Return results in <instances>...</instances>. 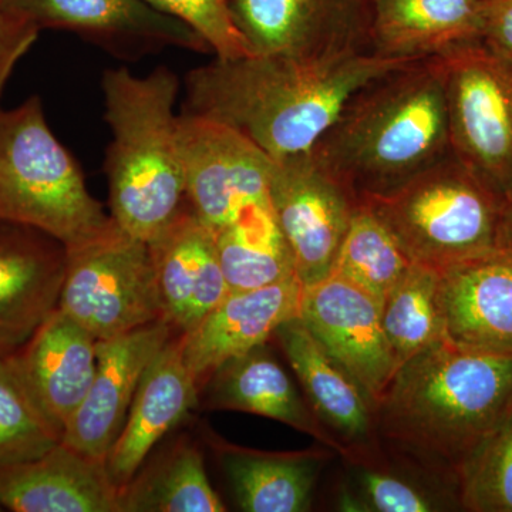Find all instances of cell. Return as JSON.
Segmentation results:
<instances>
[{"instance_id": "6da1fadb", "label": "cell", "mask_w": 512, "mask_h": 512, "mask_svg": "<svg viewBox=\"0 0 512 512\" xmlns=\"http://www.w3.org/2000/svg\"><path fill=\"white\" fill-rule=\"evenodd\" d=\"M409 62L372 53L215 57L185 76L181 113L225 124L282 160L311 150L356 90Z\"/></svg>"}, {"instance_id": "7a4b0ae2", "label": "cell", "mask_w": 512, "mask_h": 512, "mask_svg": "<svg viewBox=\"0 0 512 512\" xmlns=\"http://www.w3.org/2000/svg\"><path fill=\"white\" fill-rule=\"evenodd\" d=\"M311 153L359 200L396 190L450 156L440 60H413L360 87Z\"/></svg>"}, {"instance_id": "3957f363", "label": "cell", "mask_w": 512, "mask_h": 512, "mask_svg": "<svg viewBox=\"0 0 512 512\" xmlns=\"http://www.w3.org/2000/svg\"><path fill=\"white\" fill-rule=\"evenodd\" d=\"M180 79L158 66L140 77L127 67L101 77L110 128L104 171L110 215L131 237L151 242L187 205L175 103Z\"/></svg>"}, {"instance_id": "277c9868", "label": "cell", "mask_w": 512, "mask_h": 512, "mask_svg": "<svg viewBox=\"0 0 512 512\" xmlns=\"http://www.w3.org/2000/svg\"><path fill=\"white\" fill-rule=\"evenodd\" d=\"M377 409L392 439L456 470L512 412V356L440 340L397 369Z\"/></svg>"}, {"instance_id": "5b68a950", "label": "cell", "mask_w": 512, "mask_h": 512, "mask_svg": "<svg viewBox=\"0 0 512 512\" xmlns=\"http://www.w3.org/2000/svg\"><path fill=\"white\" fill-rule=\"evenodd\" d=\"M0 221L39 229L66 249L82 247L117 225L50 130L39 96L0 109Z\"/></svg>"}, {"instance_id": "8992f818", "label": "cell", "mask_w": 512, "mask_h": 512, "mask_svg": "<svg viewBox=\"0 0 512 512\" xmlns=\"http://www.w3.org/2000/svg\"><path fill=\"white\" fill-rule=\"evenodd\" d=\"M365 201L414 264L441 269L504 242V202L451 153Z\"/></svg>"}, {"instance_id": "52a82bcc", "label": "cell", "mask_w": 512, "mask_h": 512, "mask_svg": "<svg viewBox=\"0 0 512 512\" xmlns=\"http://www.w3.org/2000/svg\"><path fill=\"white\" fill-rule=\"evenodd\" d=\"M437 59L451 153L505 205L512 197V63L483 40Z\"/></svg>"}, {"instance_id": "ba28073f", "label": "cell", "mask_w": 512, "mask_h": 512, "mask_svg": "<svg viewBox=\"0 0 512 512\" xmlns=\"http://www.w3.org/2000/svg\"><path fill=\"white\" fill-rule=\"evenodd\" d=\"M60 309L97 340L116 338L164 318L150 245L116 225L66 249Z\"/></svg>"}, {"instance_id": "9c48e42d", "label": "cell", "mask_w": 512, "mask_h": 512, "mask_svg": "<svg viewBox=\"0 0 512 512\" xmlns=\"http://www.w3.org/2000/svg\"><path fill=\"white\" fill-rule=\"evenodd\" d=\"M268 198L291 248L298 281L309 286L328 278L359 198L311 150L272 163Z\"/></svg>"}, {"instance_id": "30bf717a", "label": "cell", "mask_w": 512, "mask_h": 512, "mask_svg": "<svg viewBox=\"0 0 512 512\" xmlns=\"http://www.w3.org/2000/svg\"><path fill=\"white\" fill-rule=\"evenodd\" d=\"M187 204L217 232L255 202L268 201L272 160L247 137L204 117L178 116Z\"/></svg>"}, {"instance_id": "8fae6325", "label": "cell", "mask_w": 512, "mask_h": 512, "mask_svg": "<svg viewBox=\"0 0 512 512\" xmlns=\"http://www.w3.org/2000/svg\"><path fill=\"white\" fill-rule=\"evenodd\" d=\"M37 28L74 33L117 59L138 62L168 47L212 53L183 20L143 0H2Z\"/></svg>"}, {"instance_id": "7c38bea8", "label": "cell", "mask_w": 512, "mask_h": 512, "mask_svg": "<svg viewBox=\"0 0 512 512\" xmlns=\"http://www.w3.org/2000/svg\"><path fill=\"white\" fill-rule=\"evenodd\" d=\"M252 55L370 53L372 0H228Z\"/></svg>"}, {"instance_id": "4fadbf2b", "label": "cell", "mask_w": 512, "mask_h": 512, "mask_svg": "<svg viewBox=\"0 0 512 512\" xmlns=\"http://www.w3.org/2000/svg\"><path fill=\"white\" fill-rule=\"evenodd\" d=\"M299 318L379 406L397 372L382 326V303L332 274L303 286Z\"/></svg>"}, {"instance_id": "5bb4252c", "label": "cell", "mask_w": 512, "mask_h": 512, "mask_svg": "<svg viewBox=\"0 0 512 512\" xmlns=\"http://www.w3.org/2000/svg\"><path fill=\"white\" fill-rule=\"evenodd\" d=\"M177 330L165 319L97 342V367L89 393L66 424L62 441L103 461L123 431L148 365Z\"/></svg>"}, {"instance_id": "9a60e30c", "label": "cell", "mask_w": 512, "mask_h": 512, "mask_svg": "<svg viewBox=\"0 0 512 512\" xmlns=\"http://www.w3.org/2000/svg\"><path fill=\"white\" fill-rule=\"evenodd\" d=\"M439 271L444 339L512 356V248L501 245Z\"/></svg>"}, {"instance_id": "2e32d148", "label": "cell", "mask_w": 512, "mask_h": 512, "mask_svg": "<svg viewBox=\"0 0 512 512\" xmlns=\"http://www.w3.org/2000/svg\"><path fill=\"white\" fill-rule=\"evenodd\" d=\"M66 261L57 239L0 221V357L18 352L56 311Z\"/></svg>"}, {"instance_id": "e0dca14e", "label": "cell", "mask_w": 512, "mask_h": 512, "mask_svg": "<svg viewBox=\"0 0 512 512\" xmlns=\"http://www.w3.org/2000/svg\"><path fill=\"white\" fill-rule=\"evenodd\" d=\"M303 286L298 278L229 292L188 332L181 333L185 365L200 387L222 363L265 345L286 320L301 312Z\"/></svg>"}, {"instance_id": "ac0fdd59", "label": "cell", "mask_w": 512, "mask_h": 512, "mask_svg": "<svg viewBox=\"0 0 512 512\" xmlns=\"http://www.w3.org/2000/svg\"><path fill=\"white\" fill-rule=\"evenodd\" d=\"M148 245L165 320L178 333L194 329L229 293L214 231L187 204Z\"/></svg>"}, {"instance_id": "d6986e66", "label": "cell", "mask_w": 512, "mask_h": 512, "mask_svg": "<svg viewBox=\"0 0 512 512\" xmlns=\"http://www.w3.org/2000/svg\"><path fill=\"white\" fill-rule=\"evenodd\" d=\"M97 342L89 330L56 309L18 352L8 356L62 437L92 386Z\"/></svg>"}, {"instance_id": "ffe728a7", "label": "cell", "mask_w": 512, "mask_h": 512, "mask_svg": "<svg viewBox=\"0 0 512 512\" xmlns=\"http://www.w3.org/2000/svg\"><path fill=\"white\" fill-rule=\"evenodd\" d=\"M0 505L13 512H120L106 463L60 441L42 456L0 467Z\"/></svg>"}, {"instance_id": "44dd1931", "label": "cell", "mask_w": 512, "mask_h": 512, "mask_svg": "<svg viewBox=\"0 0 512 512\" xmlns=\"http://www.w3.org/2000/svg\"><path fill=\"white\" fill-rule=\"evenodd\" d=\"M198 400L200 387L185 365L181 333H175L141 377L123 431L106 458L107 471L120 490Z\"/></svg>"}, {"instance_id": "7402d4cb", "label": "cell", "mask_w": 512, "mask_h": 512, "mask_svg": "<svg viewBox=\"0 0 512 512\" xmlns=\"http://www.w3.org/2000/svg\"><path fill=\"white\" fill-rule=\"evenodd\" d=\"M483 2L372 0L370 53L384 59H434L480 42Z\"/></svg>"}, {"instance_id": "603a6c76", "label": "cell", "mask_w": 512, "mask_h": 512, "mask_svg": "<svg viewBox=\"0 0 512 512\" xmlns=\"http://www.w3.org/2000/svg\"><path fill=\"white\" fill-rule=\"evenodd\" d=\"M210 409L238 410L281 421L338 448L320 429L295 386L265 345L232 357L212 372L200 389Z\"/></svg>"}, {"instance_id": "cb8c5ba5", "label": "cell", "mask_w": 512, "mask_h": 512, "mask_svg": "<svg viewBox=\"0 0 512 512\" xmlns=\"http://www.w3.org/2000/svg\"><path fill=\"white\" fill-rule=\"evenodd\" d=\"M274 336L301 380L316 417L343 439L360 443L369 439L375 404L355 377L313 338L301 318L286 320Z\"/></svg>"}, {"instance_id": "d4e9b609", "label": "cell", "mask_w": 512, "mask_h": 512, "mask_svg": "<svg viewBox=\"0 0 512 512\" xmlns=\"http://www.w3.org/2000/svg\"><path fill=\"white\" fill-rule=\"evenodd\" d=\"M222 466L242 511L302 512L311 507L320 470L329 451L264 453L222 443Z\"/></svg>"}, {"instance_id": "484cf974", "label": "cell", "mask_w": 512, "mask_h": 512, "mask_svg": "<svg viewBox=\"0 0 512 512\" xmlns=\"http://www.w3.org/2000/svg\"><path fill=\"white\" fill-rule=\"evenodd\" d=\"M214 234L229 292L251 291L296 278L291 248L269 200L242 208Z\"/></svg>"}, {"instance_id": "4316f807", "label": "cell", "mask_w": 512, "mask_h": 512, "mask_svg": "<svg viewBox=\"0 0 512 512\" xmlns=\"http://www.w3.org/2000/svg\"><path fill=\"white\" fill-rule=\"evenodd\" d=\"M201 451L177 444L158 463L120 490V512H224Z\"/></svg>"}, {"instance_id": "83f0119b", "label": "cell", "mask_w": 512, "mask_h": 512, "mask_svg": "<svg viewBox=\"0 0 512 512\" xmlns=\"http://www.w3.org/2000/svg\"><path fill=\"white\" fill-rule=\"evenodd\" d=\"M382 326L397 369L444 340L439 269L413 264L384 296Z\"/></svg>"}, {"instance_id": "f1b7e54d", "label": "cell", "mask_w": 512, "mask_h": 512, "mask_svg": "<svg viewBox=\"0 0 512 512\" xmlns=\"http://www.w3.org/2000/svg\"><path fill=\"white\" fill-rule=\"evenodd\" d=\"M413 264L392 231L365 201L359 200L332 274L382 303Z\"/></svg>"}, {"instance_id": "f546056e", "label": "cell", "mask_w": 512, "mask_h": 512, "mask_svg": "<svg viewBox=\"0 0 512 512\" xmlns=\"http://www.w3.org/2000/svg\"><path fill=\"white\" fill-rule=\"evenodd\" d=\"M456 478L464 510L512 512V412L468 451Z\"/></svg>"}, {"instance_id": "4dcf8cb0", "label": "cell", "mask_w": 512, "mask_h": 512, "mask_svg": "<svg viewBox=\"0 0 512 512\" xmlns=\"http://www.w3.org/2000/svg\"><path fill=\"white\" fill-rule=\"evenodd\" d=\"M60 441L9 357H0V467L42 456Z\"/></svg>"}, {"instance_id": "1f68e13d", "label": "cell", "mask_w": 512, "mask_h": 512, "mask_svg": "<svg viewBox=\"0 0 512 512\" xmlns=\"http://www.w3.org/2000/svg\"><path fill=\"white\" fill-rule=\"evenodd\" d=\"M147 5L183 20L200 33L217 59L252 55L251 47L232 19L228 0H143Z\"/></svg>"}, {"instance_id": "d6a6232c", "label": "cell", "mask_w": 512, "mask_h": 512, "mask_svg": "<svg viewBox=\"0 0 512 512\" xmlns=\"http://www.w3.org/2000/svg\"><path fill=\"white\" fill-rule=\"evenodd\" d=\"M359 498L345 497L343 510L376 512H429L447 507L440 495H433L419 484L387 471L357 470Z\"/></svg>"}, {"instance_id": "836d02e7", "label": "cell", "mask_w": 512, "mask_h": 512, "mask_svg": "<svg viewBox=\"0 0 512 512\" xmlns=\"http://www.w3.org/2000/svg\"><path fill=\"white\" fill-rule=\"evenodd\" d=\"M40 32L35 23L0 0V96L16 64L32 49Z\"/></svg>"}, {"instance_id": "e575fe53", "label": "cell", "mask_w": 512, "mask_h": 512, "mask_svg": "<svg viewBox=\"0 0 512 512\" xmlns=\"http://www.w3.org/2000/svg\"><path fill=\"white\" fill-rule=\"evenodd\" d=\"M481 40L512 63V0H484Z\"/></svg>"}, {"instance_id": "d590c367", "label": "cell", "mask_w": 512, "mask_h": 512, "mask_svg": "<svg viewBox=\"0 0 512 512\" xmlns=\"http://www.w3.org/2000/svg\"><path fill=\"white\" fill-rule=\"evenodd\" d=\"M503 229L505 245L512 248V197L504 205Z\"/></svg>"}, {"instance_id": "8d00e7d4", "label": "cell", "mask_w": 512, "mask_h": 512, "mask_svg": "<svg viewBox=\"0 0 512 512\" xmlns=\"http://www.w3.org/2000/svg\"><path fill=\"white\" fill-rule=\"evenodd\" d=\"M0 511H3V507H2V505H0Z\"/></svg>"}]
</instances>
